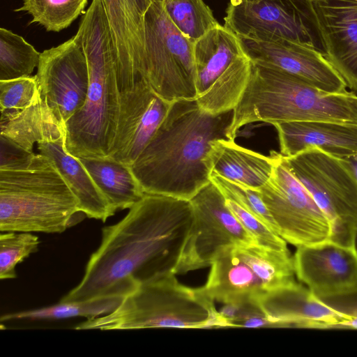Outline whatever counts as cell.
I'll use <instances>...</instances> for the list:
<instances>
[{
  "instance_id": "obj_1",
  "label": "cell",
  "mask_w": 357,
  "mask_h": 357,
  "mask_svg": "<svg viewBox=\"0 0 357 357\" xmlns=\"http://www.w3.org/2000/svg\"><path fill=\"white\" fill-rule=\"evenodd\" d=\"M193 218L190 200L144 194L123 219L102 228L83 278L60 301L125 297L144 282L174 274Z\"/></svg>"
},
{
  "instance_id": "obj_2",
  "label": "cell",
  "mask_w": 357,
  "mask_h": 357,
  "mask_svg": "<svg viewBox=\"0 0 357 357\" xmlns=\"http://www.w3.org/2000/svg\"><path fill=\"white\" fill-rule=\"evenodd\" d=\"M74 37L86 58L89 87L84 105L63 126L65 149L116 160L156 94L144 77L120 68L102 0L91 1Z\"/></svg>"
},
{
  "instance_id": "obj_3",
  "label": "cell",
  "mask_w": 357,
  "mask_h": 357,
  "mask_svg": "<svg viewBox=\"0 0 357 357\" xmlns=\"http://www.w3.org/2000/svg\"><path fill=\"white\" fill-rule=\"evenodd\" d=\"M233 110L211 114L195 100L169 108L137 160L128 167L145 194L190 200L210 182L212 142L228 139Z\"/></svg>"
},
{
  "instance_id": "obj_4",
  "label": "cell",
  "mask_w": 357,
  "mask_h": 357,
  "mask_svg": "<svg viewBox=\"0 0 357 357\" xmlns=\"http://www.w3.org/2000/svg\"><path fill=\"white\" fill-rule=\"evenodd\" d=\"M315 121L357 125V95L328 93L284 70L252 62L227 137L234 140L242 126L255 122Z\"/></svg>"
},
{
  "instance_id": "obj_5",
  "label": "cell",
  "mask_w": 357,
  "mask_h": 357,
  "mask_svg": "<svg viewBox=\"0 0 357 357\" xmlns=\"http://www.w3.org/2000/svg\"><path fill=\"white\" fill-rule=\"evenodd\" d=\"M83 213L50 158L36 155L26 168L0 170L1 232L60 234Z\"/></svg>"
},
{
  "instance_id": "obj_6",
  "label": "cell",
  "mask_w": 357,
  "mask_h": 357,
  "mask_svg": "<svg viewBox=\"0 0 357 357\" xmlns=\"http://www.w3.org/2000/svg\"><path fill=\"white\" fill-rule=\"evenodd\" d=\"M224 328L204 287L180 284L174 274L153 279L126 296L112 312L86 319L76 330Z\"/></svg>"
},
{
  "instance_id": "obj_7",
  "label": "cell",
  "mask_w": 357,
  "mask_h": 357,
  "mask_svg": "<svg viewBox=\"0 0 357 357\" xmlns=\"http://www.w3.org/2000/svg\"><path fill=\"white\" fill-rule=\"evenodd\" d=\"M284 157L294 176L328 218L331 241L356 246L357 176L349 160L316 146Z\"/></svg>"
},
{
  "instance_id": "obj_8",
  "label": "cell",
  "mask_w": 357,
  "mask_h": 357,
  "mask_svg": "<svg viewBox=\"0 0 357 357\" xmlns=\"http://www.w3.org/2000/svg\"><path fill=\"white\" fill-rule=\"evenodd\" d=\"M144 33V75L153 91L170 103L197 99L195 42L172 23L162 0L147 10Z\"/></svg>"
},
{
  "instance_id": "obj_9",
  "label": "cell",
  "mask_w": 357,
  "mask_h": 357,
  "mask_svg": "<svg viewBox=\"0 0 357 357\" xmlns=\"http://www.w3.org/2000/svg\"><path fill=\"white\" fill-rule=\"evenodd\" d=\"M224 26L236 35L325 48L313 0H229Z\"/></svg>"
},
{
  "instance_id": "obj_10",
  "label": "cell",
  "mask_w": 357,
  "mask_h": 357,
  "mask_svg": "<svg viewBox=\"0 0 357 357\" xmlns=\"http://www.w3.org/2000/svg\"><path fill=\"white\" fill-rule=\"evenodd\" d=\"M259 193L277 226L278 234L287 243L297 248L331 240L328 218L280 153H276L271 176Z\"/></svg>"
},
{
  "instance_id": "obj_11",
  "label": "cell",
  "mask_w": 357,
  "mask_h": 357,
  "mask_svg": "<svg viewBox=\"0 0 357 357\" xmlns=\"http://www.w3.org/2000/svg\"><path fill=\"white\" fill-rule=\"evenodd\" d=\"M190 201L194 218L175 275L211 266L225 247L258 245L228 208L223 195L211 181Z\"/></svg>"
},
{
  "instance_id": "obj_12",
  "label": "cell",
  "mask_w": 357,
  "mask_h": 357,
  "mask_svg": "<svg viewBox=\"0 0 357 357\" xmlns=\"http://www.w3.org/2000/svg\"><path fill=\"white\" fill-rule=\"evenodd\" d=\"M36 77L42 100L64 126L84 105L89 87L86 58L74 36L41 52Z\"/></svg>"
},
{
  "instance_id": "obj_13",
  "label": "cell",
  "mask_w": 357,
  "mask_h": 357,
  "mask_svg": "<svg viewBox=\"0 0 357 357\" xmlns=\"http://www.w3.org/2000/svg\"><path fill=\"white\" fill-rule=\"evenodd\" d=\"M236 36L244 54L252 63L284 70L328 93L347 91L344 80L323 52L283 39Z\"/></svg>"
},
{
  "instance_id": "obj_14",
  "label": "cell",
  "mask_w": 357,
  "mask_h": 357,
  "mask_svg": "<svg viewBox=\"0 0 357 357\" xmlns=\"http://www.w3.org/2000/svg\"><path fill=\"white\" fill-rule=\"evenodd\" d=\"M298 279L325 299L357 291V247L331 240L297 247L294 255Z\"/></svg>"
},
{
  "instance_id": "obj_15",
  "label": "cell",
  "mask_w": 357,
  "mask_h": 357,
  "mask_svg": "<svg viewBox=\"0 0 357 357\" xmlns=\"http://www.w3.org/2000/svg\"><path fill=\"white\" fill-rule=\"evenodd\" d=\"M256 299L268 319L279 327L342 328L349 319L296 281L264 291Z\"/></svg>"
},
{
  "instance_id": "obj_16",
  "label": "cell",
  "mask_w": 357,
  "mask_h": 357,
  "mask_svg": "<svg viewBox=\"0 0 357 357\" xmlns=\"http://www.w3.org/2000/svg\"><path fill=\"white\" fill-rule=\"evenodd\" d=\"M325 56L357 92V0H313Z\"/></svg>"
},
{
  "instance_id": "obj_17",
  "label": "cell",
  "mask_w": 357,
  "mask_h": 357,
  "mask_svg": "<svg viewBox=\"0 0 357 357\" xmlns=\"http://www.w3.org/2000/svg\"><path fill=\"white\" fill-rule=\"evenodd\" d=\"M280 153L292 156L316 146L337 157L357 160V125L331 121H289L273 125Z\"/></svg>"
},
{
  "instance_id": "obj_18",
  "label": "cell",
  "mask_w": 357,
  "mask_h": 357,
  "mask_svg": "<svg viewBox=\"0 0 357 357\" xmlns=\"http://www.w3.org/2000/svg\"><path fill=\"white\" fill-rule=\"evenodd\" d=\"M156 1L160 0H102L119 67L144 77V17Z\"/></svg>"
},
{
  "instance_id": "obj_19",
  "label": "cell",
  "mask_w": 357,
  "mask_h": 357,
  "mask_svg": "<svg viewBox=\"0 0 357 357\" xmlns=\"http://www.w3.org/2000/svg\"><path fill=\"white\" fill-rule=\"evenodd\" d=\"M205 286L207 294L222 303L256 298L266 291L255 268L239 245L222 248L211 264Z\"/></svg>"
},
{
  "instance_id": "obj_20",
  "label": "cell",
  "mask_w": 357,
  "mask_h": 357,
  "mask_svg": "<svg viewBox=\"0 0 357 357\" xmlns=\"http://www.w3.org/2000/svg\"><path fill=\"white\" fill-rule=\"evenodd\" d=\"M206 161L211 173L259 190L271 176L276 152L266 156L233 139H220L211 142Z\"/></svg>"
},
{
  "instance_id": "obj_21",
  "label": "cell",
  "mask_w": 357,
  "mask_h": 357,
  "mask_svg": "<svg viewBox=\"0 0 357 357\" xmlns=\"http://www.w3.org/2000/svg\"><path fill=\"white\" fill-rule=\"evenodd\" d=\"M36 145L39 153L50 158L63 177L86 216L104 222L113 215L105 197L79 158L65 149L64 133L41 140Z\"/></svg>"
},
{
  "instance_id": "obj_22",
  "label": "cell",
  "mask_w": 357,
  "mask_h": 357,
  "mask_svg": "<svg viewBox=\"0 0 357 357\" xmlns=\"http://www.w3.org/2000/svg\"><path fill=\"white\" fill-rule=\"evenodd\" d=\"M244 54L237 36L221 24L196 40L194 59L197 97L206 91L234 60Z\"/></svg>"
},
{
  "instance_id": "obj_23",
  "label": "cell",
  "mask_w": 357,
  "mask_h": 357,
  "mask_svg": "<svg viewBox=\"0 0 357 357\" xmlns=\"http://www.w3.org/2000/svg\"><path fill=\"white\" fill-rule=\"evenodd\" d=\"M0 112V135L31 153H34L35 144L64 132L63 125L56 119L40 96L26 109Z\"/></svg>"
},
{
  "instance_id": "obj_24",
  "label": "cell",
  "mask_w": 357,
  "mask_h": 357,
  "mask_svg": "<svg viewBox=\"0 0 357 357\" xmlns=\"http://www.w3.org/2000/svg\"><path fill=\"white\" fill-rule=\"evenodd\" d=\"M105 197L111 212L130 209L145 193L128 166L111 158H78Z\"/></svg>"
},
{
  "instance_id": "obj_25",
  "label": "cell",
  "mask_w": 357,
  "mask_h": 357,
  "mask_svg": "<svg viewBox=\"0 0 357 357\" xmlns=\"http://www.w3.org/2000/svg\"><path fill=\"white\" fill-rule=\"evenodd\" d=\"M252 61L245 55L234 60L203 93L197 98L200 108L211 114L234 110L248 83Z\"/></svg>"
},
{
  "instance_id": "obj_26",
  "label": "cell",
  "mask_w": 357,
  "mask_h": 357,
  "mask_svg": "<svg viewBox=\"0 0 357 357\" xmlns=\"http://www.w3.org/2000/svg\"><path fill=\"white\" fill-rule=\"evenodd\" d=\"M123 298L103 296L83 301H60L51 306L3 314L1 317V321L56 320L78 317L89 319L112 312Z\"/></svg>"
},
{
  "instance_id": "obj_27",
  "label": "cell",
  "mask_w": 357,
  "mask_h": 357,
  "mask_svg": "<svg viewBox=\"0 0 357 357\" xmlns=\"http://www.w3.org/2000/svg\"><path fill=\"white\" fill-rule=\"evenodd\" d=\"M40 54L21 36L0 28V80L31 76Z\"/></svg>"
},
{
  "instance_id": "obj_28",
  "label": "cell",
  "mask_w": 357,
  "mask_h": 357,
  "mask_svg": "<svg viewBox=\"0 0 357 357\" xmlns=\"http://www.w3.org/2000/svg\"><path fill=\"white\" fill-rule=\"evenodd\" d=\"M88 0H23L15 11L29 14L30 23L42 26L47 31L59 32L68 28L82 13Z\"/></svg>"
},
{
  "instance_id": "obj_29",
  "label": "cell",
  "mask_w": 357,
  "mask_h": 357,
  "mask_svg": "<svg viewBox=\"0 0 357 357\" xmlns=\"http://www.w3.org/2000/svg\"><path fill=\"white\" fill-rule=\"evenodd\" d=\"M162 3L172 23L194 42L220 24L203 0H162Z\"/></svg>"
},
{
  "instance_id": "obj_30",
  "label": "cell",
  "mask_w": 357,
  "mask_h": 357,
  "mask_svg": "<svg viewBox=\"0 0 357 357\" xmlns=\"http://www.w3.org/2000/svg\"><path fill=\"white\" fill-rule=\"evenodd\" d=\"M170 104L155 95L140 119L130 142L116 161L130 167L137 160L165 116Z\"/></svg>"
},
{
  "instance_id": "obj_31",
  "label": "cell",
  "mask_w": 357,
  "mask_h": 357,
  "mask_svg": "<svg viewBox=\"0 0 357 357\" xmlns=\"http://www.w3.org/2000/svg\"><path fill=\"white\" fill-rule=\"evenodd\" d=\"M39 245L38 237L31 232H1L0 279L15 278L16 266L37 252Z\"/></svg>"
},
{
  "instance_id": "obj_32",
  "label": "cell",
  "mask_w": 357,
  "mask_h": 357,
  "mask_svg": "<svg viewBox=\"0 0 357 357\" xmlns=\"http://www.w3.org/2000/svg\"><path fill=\"white\" fill-rule=\"evenodd\" d=\"M211 181L225 198L231 199L250 212L278 234L277 226L262 201L259 190L211 173Z\"/></svg>"
},
{
  "instance_id": "obj_33",
  "label": "cell",
  "mask_w": 357,
  "mask_h": 357,
  "mask_svg": "<svg viewBox=\"0 0 357 357\" xmlns=\"http://www.w3.org/2000/svg\"><path fill=\"white\" fill-rule=\"evenodd\" d=\"M39 97L36 75L0 80V111L26 109Z\"/></svg>"
},
{
  "instance_id": "obj_34",
  "label": "cell",
  "mask_w": 357,
  "mask_h": 357,
  "mask_svg": "<svg viewBox=\"0 0 357 357\" xmlns=\"http://www.w3.org/2000/svg\"><path fill=\"white\" fill-rule=\"evenodd\" d=\"M228 208L258 245L276 251H288L287 242L261 220L231 199L225 198Z\"/></svg>"
},
{
  "instance_id": "obj_35",
  "label": "cell",
  "mask_w": 357,
  "mask_h": 357,
  "mask_svg": "<svg viewBox=\"0 0 357 357\" xmlns=\"http://www.w3.org/2000/svg\"><path fill=\"white\" fill-rule=\"evenodd\" d=\"M36 155L0 135V170L26 168L31 164Z\"/></svg>"
},
{
  "instance_id": "obj_36",
  "label": "cell",
  "mask_w": 357,
  "mask_h": 357,
  "mask_svg": "<svg viewBox=\"0 0 357 357\" xmlns=\"http://www.w3.org/2000/svg\"><path fill=\"white\" fill-rule=\"evenodd\" d=\"M322 300L349 316L342 328L357 329V291Z\"/></svg>"
},
{
  "instance_id": "obj_37",
  "label": "cell",
  "mask_w": 357,
  "mask_h": 357,
  "mask_svg": "<svg viewBox=\"0 0 357 357\" xmlns=\"http://www.w3.org/2000/svg\"><path fill=\"white\" fill-rule=\"evenodd\" d=\"M355 173L357 176V160L356 159H349ZM356 247H357V239H356Z\"/></svg>"
}]
</instances>
